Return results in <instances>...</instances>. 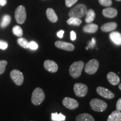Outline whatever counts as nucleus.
Masks as SVG:
<instances>
[{
  "instance_id": "obj_13",
  "label": "nucleus",
  "mask_w": 121,
  "mask_h": 121,
  "mask_svg": "<svg viewBox=\"0 0 121 121\" xmlns=\"http://www.w3.org/2000/svg\"><path fill=\"white\" fill-rule=\"evenodd\" d=\"M107 78L109 82L113 85H117L120 81V78L117 74L113 72H109L107 74Z\"/></svg>"
},
{
  "instance_id": "obj_31",
  "label": "nucleus",
  "mask_w": 121,
  "mask_h": 121,
  "mask_svg": "<svg viewBox=\"0 0 121 121\" xmlns=\"http://www.w3.org/2000/svg\"><path fill=\"white\" fill-rule=\"evenodd\" d=\"M8 47V44L6 42L0 40V49L2 50H5Z\"/></svg>"
},
{
  "instance_id": "obj_33",
  "label": "nucleus",
  "mask_w": 121,
  "mask_h": 121,
  "mask_svg": "<svg viewBox=\"0 0 121 121\" xmlns=\"http://www.w3.org/2000/svg\"><path fill=\"white\" fill-rule=\"evenodd\" d=\"M116 109L119 111H121V98L118 100L117 104H116Z\"/></svg>"
},
{
  "instance_id": "obj_11",
  "label": "nucleus",
  "mask_w": 121,
  "mask_h": 121,
  "mask_svg": "<svg viewBox=\"0 0 121 121\" xmlns=\"http://www.w3.org/2000/svg\"><path fill=\"white\" fill-rule=\"evenodd\" d=\"M44 67L48 71L55 73L58 71V66L55 62L52 60H46L44 62Z\"/></svg>"
},
{
  "instance_id": "obj_24",
  "label": "nucleus",
  "mask_w": 121,
  "mask_h": 121,
  "mask_svg": "<svg viewBox=\"0 0 121 121\" xmlns=\"http://www.w3.org/2000/svg\"><path fill=\"white\" fill-rule=\"evenodd\" d=\"M10 22H11V16L8 15H6L3 17L2 22H1L0 26L2 28L6 27L7 25H9Z\"/></svg>"
},
{
  "instance_id": "obj_8",
  "label": "nucleus",
  "mask_w": 121,
  "mask_h": 121,
  "mask_svg": "<svg viewBox=\"0 0 121 121\" xmlns=\"http://www.w3.org/2000/svg\"><path fill=\"white\" fill-rule=\"evenodd\" d=\"M10 76L15 84L20 86L24 82V75L21 71L18 69H13L10 72Z\"/></svg>"
},
{
  "instance_id": "obj_27",
  "label": "nucleus",
  "mask_w": 121,
  "mask_h": 121,
  "mask_svg": "<svg viewBox=\"0 0 121 121\" xmlns=\"http://www.w3.org/2000/svg\"><path fill=\"white\" fill-rule=\"evenodd\" d=\"M7 64V62L6 60H0V75L4 73L5 71V68Z\"/></svg>"
},
{
  "instance_id": "obj_38",
  "label": "nucleus",
  "mask_w": 121,
  "mask_h": 121,
  "mask_svg": "<svg viewBox=\"0 0 121 121\" xmlns=\"http://www.w3.org/2000/svg\"><path fill=\"white\" fill-rule=\"evenodd\" d=\"M116 1H121V0H116Z\"/></svg>"
},
{
  "instance_id": "obj_7",
  "label": "nucleus",
  "mask_w": 121,
  "mask_h": 121,
  "mask_svg": "<svg viewBox=\"0 0 121 121\" xmlns=\"http://www.w3.org/2000/svg\"><path fill=\"white\" fill-rule=\"evenodd\" d=\"M73 90L77 96L84 97L86 95L88 91V88L85 84L82 83H76L74 85Z\"/></svg>"
},
{
  "instance_id": "obj_25",
  "label": "nucleus",
  "mask_w": 121,
  "mask_h": 121,
  "mask_svg": "<svg viewBox=\"0 0 121 121\" xmlns=\"http://www.w3.org/2000/svg\"><path fill=\"white\" fill-rule=\"evenodd\" d=\"M17 42L21 47L25 49L29 48V42H28V40L26 39L23 38H20L17 40Z\"/></svg>"
},
{
  "instance_id": "obj_18",
  "label": "nucleus",
  "mask_w": 121,
  "mask_h": 121,
  "mask_svg": "<svg viewBox=\"0 0 121 121\" xmlns=\"http://www.w3.org/2000/svg\"><path fill=\"white\" fill-rule=\"evenodd\" d=\"M98 26L96 24L89 23L83 28L84 32L88 33H95L98 31Z\"/></svg>"
},
{
  "instance_id": "obj_20",
  "label": "nucleus",
  "mask_w": 121,
  "mask_h": 121,
  "mask_svg": "<svg viewBox=\"0 0 121 121\" xmlns=\"http://www.w3.org/2000/svg\"><path fill=\"white\" fill-rule=\"evenodd\" d=\"M76 121H95V119L91 115L88 113H82L78 115L76 118Z\"/></svg>"
},
{
  "instance_id": "obj_17",
  "label": "nucleus",
  "mask_w": 121,
  "mask_h": 121,
  "mask_svg": "<svg viewBox=\"0 0 121 121\" xmlns=\"http://www.w3.org/2000/svg\"><path fill=\"white\" fill-rule=\"evenodd\" d=\"M46 15L48 19L52 22H56L58 21V17L53 9L48 8L46 11Z\"/></svg>"
},
{
  "instance_id": "obj_14",
  "label": "nucleus",
  "mask_w": 121,
  "mask_h": 121,
  "mask_svg": "<svg viewBox=\"0 0 121 121\" xmlns=\"http://www.w3.org/2000/svg\"><path fill=\"white\" fill-rule=\"evenodd\" d=\"M103 15L108 18H113L117 15L118 12L116 9L112 7H107L103 10Z\"/></svg>"
},
{
  "instance_id": "obj_6",
  "label": "nucleus",
  "mask_w": 121,
  "mask_h": 121,
  "mask_svg": "<svg viewBox=\"0 0 121 121\" xmlns=\"http://www.w3.org/2000/svg\"><path fill=\"white\" fill-rule=\"evenodd\" d=\"M99 66V64L98 60L95 59L91 60L85 66V71L89 75H93L97 71Z\"/></svg>"
},
{
  "instance_id": "obj_23",
  "label": "nucleus",
  "mask_w": 121,
  "mask_h": 121,
  "mask_svg": "<svg viewBox=\"0 0 121 121\" xmlns=\"http://www.w3.org/2000/svg\"><path fill=\"white\" fill-rule=\"evenodd\" d=\"M52 119L53 121H65L66 119V117L62 113L60 114H58L57 113H52Z\"/></svg>"
},
{
  "instance_id": "obj_32",
  "label": "nucleus",
  "mask_w": 121,
  "mask_h": 121,
  "mask_svg": "<svg viewBox=\"0 0 121 121\" xmlns=\"http://www.w3.org/2000/svg\"><path fill=\"white\" fill-rule=\"evenodd\" d=\"M95 44H96V40H95V38H92L91 41L90 43H89V45L86 48V49H87L89 48H93L95 46Z\"/></svg>"
},
{
  "instance_id": "obj_28",
  "label": "nucleus",
  "mask_w": 121,
  "mask_h": 121,
  "mask_svg": "<svg viewBox=\"0 0 121 121\" xmlns=\"http://www.w3.org/2000/svg\"><path fill=\"white\" fill-rule=\"evenodd\" d=\"M99 2L102 6L105 7H109L112 4V0H99Z\"/></svg>"
},
{
  "instance_id": "obj_36",
  "label": "nucleus",
  "mask_w": 121,
  "mask_h": 121,
  "mask_svg": "<svg viewBox=\"0 0 121 121\" xmlns=\"http://www.w3.org/2000/svg\"><path fill=\"white\" fill-rule=\"evenodd\" d=\"M7 4V0H0V5L4 6Z\"/></svg>"
},
{
  "instance_id": "obj_26",
  "label": "nucleus",
  "mask_w": 121,
  "mask_h": 121,
  "mask_svg": "<svg viewBox=\"0 0 121 121\" xmlns=\"http://www.w3.org/2000/svg\"><path fill=\"white\" fill-rule=\"evenodd\" d=\"M13 33L15 35L19 37H22L23 35V31L20 26L16 25L13 29Z\"/></svg>"
},
{
  "instance_id": "obj_16",
  "label": "nucleus",
  "mask_w": 121,
  "mask_h": 121,
  "mask_svg": "<svg viewBox=\"0 0 121 121\" xmlns=\"http://www.w3.org/2000/svg\"><path fill=\"white\" fill-rule=\"evenodd\" d=\"M110 39L115 44L121 45V34L118 31H113L109 35Z\"/></svg>"
},
{
  "instance_id": "obj_37",
  "label": "nucleus",
  "mask_w": 121,
  "mask_h": 121,
  "mask_svg": "<svg viewBox=\"0 0 121 121\" xmlns=\"http://www.w3.org/2000/svg\"><path fill=\"white\" fill-rule=\"evenodd\" d=\"M118 87H119V89H120V90H121V84H120L119 85V86H118Z\"/></svg>"
},
{
  "instance_id": "obj_21",
  "label": "nucleus",
  "mask_w": 121,
  "mask_h": 121,
  "mask_svg": "<svg viewBox=\"0 0 121 121\" xmlns=\"http://www.w3.org/2000/svg\"><path fill=\"white\" fill-rule=\"evenodd\" d=\"M86 17L85 19V22L87 23H91L94 20L95 18V13L92 9H90V10H87L86 13Z\"/></svg>"
},
{
  "instance_id": "obj_10",
  "label": "nucleus",
  "mask_w": 121,
  "mask_h": 121,
  "mask_svg": "<svg viewBox=\"0 0 121 121\" xmlns=\"http://www.w3.org/2000/svg\"><path fill=\"white\" fill-rule=\"evenodd\" d=\"M96 92L101 96L108 99H113L115 96L114 94L111 91L102 86H99L96 88Z\"/></svg>"
},
{
  "instance_id": "obj_19",
  "label": "nucleus",
  "mask_w": 121,
  "mask_h": 121,
  "mask_svg": "<svg viewBox=\"0 0 121 121\" xmlns=\"http://www.w3.org/2000/svg\"><path fill=\"white\" fill-rule=\"evenodd\" d=\"M107 121H121V111H119L118 110L113 111L108 116Z\"/></svg>"
},
{
  "instance_id": "obj_1",
  "label": "nucleus",
  "mask_w": 121,
  "mask_h": 121,
  "mask_svg": "<svg viewBox=\"0 0 121 121\" xmlns=\"http://www.w3.org/2000/svg\"><path fill=\"white\" fill-rule=\"evenodd\" d=\"M84 67V62L80 60L73 62L69 69V73L72 78H76L81 76L83 68Z\"/></svg>"
},
{
  "instance_id": "obj_3",
  "label": "nucleus",
  "mask_w": 121,
  "mask_h": 121,
  "mask_svg": "<svg viewBox=\"0 0 121 121\" xmlns=\"http://www.w3.org/2000/svg\"><path fill=\"white\" fill-rule=\"evenodd\" d=\"M45 99V94L40 87H37L33 91L31 100L35 105H39L43 102Z\"/></svg>"
},
{
  "instance_id": "obj_29",
  "label": "nucleus",
  "mask_w": 121,
  "mask_h": 121,
  "mask_svg": "<svg viewBox=\"0 0 121 121\" xmlns=\"http://www.w3.org/2000/svg\"><path fill=\"white\" fill-rule=\"evenodd\" d=\"M29 48L32 50H36L38 49V45L37 43H36L35 42L31 41L29 42Z\"/></svg>"
},
{
  "instance_id": "obj_4",
  "label": "nucleus",
  "mask_w": 121,
  "mask_h": 121,
  "mask_svg": "<svg viewBox=\"0 0 121 121\" xmlns=\"http://www.w3.org/2000/svg\"><path fill=\"white\" fill-rule=\"evenodd\" d=\"M90 105L94 111L102 112L106 110L108 107V104L104 101L99 99H93L91 100Z\"/></svg>"
},
{
  "instance_id": "obj_9",
  "label": "nucleus",
  "mask_w": 121,
  "mask_h": 121,
  "mask_svg": "<svg viewBox=\"0 0 121 121\" xmlns=\"http://www.w3.org/2000/svg\"><path fill=\"white\" fill-rule=\"evenodd\" d=\"M63 105L69 109H75L79 105V104L76 100L73 98L66 97L63 99L62 101Z\"/></svg>"
},
{
  "instance_id": "obj_22",
  "label": "nucleus",
  "mask_w": 121,
  "mask_h": 121,
  "mask_svg": "<svg viewBox=\"0 0 121 121\" xmlns=\"http://www.w3.org/2000/svg\"><path fill=\"white\" fill-rule=\"evenodd\" d=\"M82 22L81 20L78 17H70L67 21V23L69 25H74V26H79Z\"/></svg>"
},
{
  "instance_id": "obj_35",
  "label": "nucleus",
  "mask_w": 121,
  "mask_h": 121,
  "mask_svg": "<svg viewBox=\"0 0 121 121\" xmlns=\"http://www.w3.org/2000/svg\"><path fill=\"white\" fill-rule=\"evenodd\" d=\"M64 33L65 31H63V30H60V31H59L57 33V37L60 38H62L63 34H64Z\"/></svg>"
},
{
  "instance_id": "obj_34",
  "label": "nucleus",
  "mask_w": 121,
  "mask_h": 121,
  "mask_svg": "<svg viewBox=\"0 0 121 121\" xmlns=\"http://www.w3.org/2000/svg\"><path fill=\"white\" fill-rule=\"evenodd\" d=\"M76 39V34L74 31H71V39L72 40H75Z\"/></svg>"
},
{
  "instance_id": "obj_12",
  "label": "nucleus",
  "mask_w": 121,
  "mask_h": 121,
  "mask_svg": "<svg viewBox=\"0 0 121 121\" xmlns=\"http://www.w3.org/2000/svg\"><path fill=\"white\" fill-rule=\"evenodd\" d=\"M54 45L57 48L65 50L67 51H73L75 49V46L71 43H67L63 41H57L55 42Z\"/></svg>"
},
{
  "instance_id": "obj_5",
  "label": "nucleus",
  "mask_w": 121,
  "mask_h": 121,
  "mask_svg": "<svg viewBox=\"0 0 121 121\" xmlns=\"http://www.w3.org/2000/svg\"><path fill=\"white\" fill-rule=\"evenodd\" d=\"M15 19L16 22L20 24L24 23L26 19V13L25 7L23 6H19L16 9L15 13Z\"/></svg>"
},
{
  "instance_id": "obj_15",
  "label": "nucleus",
  "mask_w": 121,
  "mask_h": 121,
  "mask_svg": "<svg viewBox=\"0 0 121 121\" xmlns=\"http://www.w3.org/2000/svg\"><path fill=\"white\" fill-rule=\"evenodd\" d=\"M117 27V24L115 22H110L104 24L101 26V30L104 32H109L113 31Z\"/></svg>"
},
{
  "instance_id": "obj_30",
  "label": "nucleus",
  "mask_w": 121,
  "mask_h": 121,
  "mask_svg": "<svg viewBox=\"0 0 121 121\" xmlns=\"http://www.w3.org/2000/svg\"><path fill=\"white\" fill-rule=\"evenodd\" d=\"M78 1V0H66L65 2H66V4L67 7H70L76 4Z\"/></svg>"
},
{
  "instance_id": "obj_2",
  "label": "nucleus",
  "mask_w": 121,
  "mask_h": 121,
  "mask_svg": "<svg viewBox=\"0 0 121 121\" xmlns=\"http://www.w3.org/2000/svg\"><path fill=\"white\" fill-rule=\"evenodd\" d=\"M87 7L84 4H78L70 10L69 15L70 17L81 18L86 14Z\"/></svg>"
}]
</instances>
